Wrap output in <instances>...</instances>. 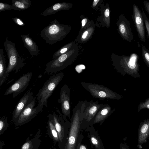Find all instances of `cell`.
<instances>
[{
	"label": "cell",
	"mask_w": 149,
	"mask_h": 149,
	"mask_svg": "<svg viewBox=\"0 0 149 149\" xmlns=\"http://www.w3.org/2000/svg\"><path fill=\"white\" fill-rule=\"evenodd\" d=\"M138 60V56L136 53L118 56L113 61V66L117 71L123 76L128 74L135 78H139L140 65Z\"/></svg>",
	"instance_id": "obj_1"
},
{
	"label": "cell",
	"mask_w": 149,
	"mask_h": 149,
	"mask_svg": "<svg viewBox=\"0 0 149 149\" xmlns=\"http://www.w3.org/2000/svg\"><path fill=\"white\" fill-rule=\"evenodd\" d=\"M84 101H79L72 109L71 125L66 149H75L78 135L83 118Z\"/></svg>",
	"instance_id": "obj_2"
},
{
	"label": "cell",
	"mask_w": 149,
	"mask_h": 149,
	"mask_svg": "<svg viewBox=\"0 0 149 149\" xmlns=\"http://www.w3.org/2000/svg\"><path fill=\"white\" fill-rule=\"evenodd\" d=\"M67 31L66 26L55 19L42 30L40 35L47 43L52 45L64 38Z\"/></svg>",
	"instance_id": "obj_3"
},
{
	"label": "cell",
	"mask_w": 149,
	"mask_h": 149,
	"mask_svg": "<svg viewBox=\"0 0 149 149\" xmlns=\"http://www.w3.org/2000/svg\"><path fill=\"white\" fill-rule=\"evenodd\" d=\"M4 45L8 59V64L5 76L6 79L10 72L15 70V73H16L24 66L25 64L24 58L18 54L15 43L9 40L7 37Z\"/></svg>",
	"instance_id": "obj_4"
},
{
	"label": "cell",
	"mask_w": 149,
	"mask_h": 149,
	"mask_svg": "<svg viewBox=\"0 0 149 149\" xmlns=\"http://www.w3.org/2000/svg\"><path fill=\"white\" fill-rule=\"evenodd\" d=\"M64 76L63 72L51 76L44 83L36 95L38 105L43 108L44 106L47 107L48 99L62 80Z\"/></svg>",
	"instance_id": "obj_5"
},
{
	"label": "cell",
	"mask_w": 149,
	"mask_h": 149,
	"mask_svg": "<svg viewBox=\"0 0 149 149\" xmlns=\"http://www.w3.org/2000/svg\"><path fill=\"white\" fill-rule=\"evenodd\" d=\"M81 86L92 96L98 99L119 100L123 96L104 85L95 83L82 82Z\"/></svg>",
	"instance_id": "obj_6"
},
{
	"label": "cell",
	"mask_w": 149,
	"mask_h": 149,
	"mask_svg": "<svg viewBox=\"0 0 149 149\" xmlns=\"http://www.w3.org/2000/svg\"><path fill=\"white\" fill-rule=\"evenodd\" d=\"M32 75V72H29L23 74L6 90L4 94V95H7L13 94V97H16L23 92L28 86Z\"/></svg>",
	"instance_id": "obj_7"
},
{
	"label": "cell",
	"mask_w": 149,
	"mask_h": 149,
	"mask_svg": "<svg viewBox=\"0 0 149 149\" xmlns=\"http://www.w3.org/2000/svg\"><path fill=\"white\" fill-rule=\"evenodd\" d=\"M36 104V97H34L32 101L21 113L15 122L17 125H23L31 120L41 111L42 108L38 105L34 107Z\"/></svg>",
	"instance_id": "obj_8"
},
{
	"label": "cell",
	"mask_w": 149,
	"mask_h": 149,
	"mask_svg": "<svg viewBox=\"0 0 149 149\" xmlns=\"http://www.w3.org/2000/svg\"><path fill=\"white\" fill-rule=\"evenodd\" d=\"M132 17L140 40L143 42H145V26L142 12L135 4L133 6V14Z\"/></svg>",
	"instance_id": "obj_9"
},
{
	"label": "cell",
	"mask_w": 149,
	"mask_h": 149,
	"mask_svg": "<svg viewBox=\"0 0 149 149\" xmlns=\"http://www.w3.org/2000/svg\"><path fill=\"white\" fill-rule=\"evenodd\" d=\"M70 89L66 84L63 85L61 88L60 98L58 102L61 104V109L63 115L70 119Z\"/></svg>",
	"instance_id": "obj_10"
},
{
	"label": "cell",
	"mask_w": 149,
	"mask_h": 149,
	"mask_svg": "<svg viewBox=\"0 0 149 149\" xmlns=\"http://www.w3.org/2000/svg\"><path fill=\"white\" fill-rule=\"evenodd\" d=\"M85 107L83 111V122L89 123L93 121L95 117L99 110L102 104H100L98 101L84 100Z\"/></svg>",
	"instance_id": "obj_11"
},
{
	"label": "cell",
	"mask_w": 149,
	"mask_h": 149,
	"mask_svg": "<svg viewBox=\"0 0 149 149\" xmlns=\"http://www.w3.org/2000/svg\"><path fill=\"white\" fill-rule=\"evenodd\" d=\"M34 97L31 90H28L16 105L12 113V121L15 123L20 114L33 100Z\"/></svg>",
	"instance_id": "obj_12"
},
{
	"label": "cell",
	"mask_w": 149,
	"mask_h": 149,
	"mask_svg": "<svg viewBox=\"0 0 149 149\" xmlns=\"http://www.w3.org/2000/svg\"><path fill=\"white\" fill-rule=\"evenodd\" d=\"M118 27L119 32L123 38L128 42H132L134 36L130 23L123 15L120 17Z\"/></svg>",
	"instance_id": "obj_13"
},
{
	"label": "cell",
	"mask_w": 149,
	"mask_h": 149,
	"mask_svg": "<svg viewBox=\"0 0 149 149\" xmlns=\"http://www.w3.org/2000/svg\"><path fill=\"white\" fill-rule=\"evenodd\" d=\"M149 137V118L144 120L140 123L138 130V147L141 148Z\"/></svg>",
	"instance_id": "obj_14"
},
{
	"label": "cell",
	"mask_w": 149,
	"mask_h": 149,
	"mask_svg": "<svg viewBox=\"0 0 149 149\" xmlns=\"http://www.w3.org/2000/svg\"><path fill=\"white\" fill-rule=\"evenodd\" d=\"M108 104H102L92 122L93 124L103 122L115 110Z\"/></svg>",
	"instance_id": "obj_15"
},
{
	"label": "cell",
	"mask_w": 149,
	"mask_h": 149,
	"mask_svg": "<svg viewBox=\"0 0 149 149\" xmlns=\"http://www.w3.org/2000/svg\"><path fill=\"white\" fill-rule=\"evenodd\" d=\"M29 33L27 35L22 34L21 37L26 47L29 51L30 55L35 56L38 54L40 50L36 42L29 36Z\"/></svg>",
	"instance_id": "obj_16"
},
{
	"label": "cell",
	"mask_w": 149,
	"mask_h": 149,
	"mask_svg": "<svg viewBox=\"0 0 149 149\" xmlns=\"http://www.w3.org/2000/svg\"><path fill=\"white\" fill-rule=\"evenodd\" d=\"M68 4L65 3H58L52 5L44 10L42 13L44 16L54 14L60 10L66 9Z\"/></svg>",
	"instance_id": "obj_17"
},
{
	"label": "cell",
	"mask_w": 149,
	"mask_h": 149,
	"mask_svg": "<svg viewBox=\"0 0 149 149\" xmlns=\"http://www.w3.org/2000/svg\"><path fill=\"white\" fill-rule=\"evenodd\" d=\"M5 56L3 50L0 49V87L6 80L5 76L7 71Z\"/></svg>",
	"instance_id": "obj_18"
},
{
	"label": "cell",
	"mask_w": 149,
	"mask_h": 149,
	"mask_svg": "<svg viewBox=\"0 0 149 149\" xmlns=\"http://www.w3.org/2000/svg\"><path fill=\"white\" fill-rule=\"evenodd\" d=\"M31 2L30 0H12V5L19 10H22L27 9L30 6Z\"/></svg>",
	"instance_id": "obj_19"
},
{
	"label": "cell",
	"mask_w": 149,
	"mask_h": 149,
	"mask_svg": "<svg viewBox=\"0 0 149 149\" xmlns=\"http://www.w3.org/2000/svg\"><path fill=\"white\" fill-rule=\"evenodd\" d=\"M49 118L48 124L50 132L53 139L56 141L59 140L58 134L52 120Z\"/></svg>",
	"instance_id": "obj_20"
},
{
	"label": "cell",
	"mask_w": 149,
	"mask_h": 149,
	"mask_svg": "<svg viewBox=\"0 0 149 149\" xmlns=\"http://www.w3.org/2000/svg\"><path fill=\"white\" fill-rule=\"evenodd\" d=\"M141 54L144 61L149 68V50L143 45L141 47Z\"/></svg>",
	"instance_id": "obj_21"
},
{
	"label": "cell",
	"mask_w": 149,
	"mask_h": 149,
	"mask_svg": "<svg viewBox=\"0 0 149 149\" xmlns=\"http://www.w3.org/2000/svg\"><path fill=\"white\" fill-rule=\"evenodd\" d=\"M19 10L18 8L13 5L2 3H0V12H3L6 10Z\"/></svg>",
	"instance_id": "obj_22"
},
{
	"label": "cell",
	"mask_w": 149,
	"mask_h": 149,
	"mask_svg": "<svg viewBox=\"0 0 149 149\" xmlns=\"http://www.w3.org/2000/svg\"><path fill=\"white\" fill-rule=\"evenodd\" d=\"M7 117L3 116L0 119V134H1L4 129H6L8 126V124L7 122Z\"/></svg>",
	"instance_id": "obj_23"
},
{
	"label": "cell",
	"mask_w": 149,
	"mask_h": 149,
	"mask_svg": "<svg viewBox=\"0 0 149 149\" xmlns=\"http://www.w3.org/2000/svg\"><path fill=\"white\" fill-rule=\"evenodd\" d=\"M145 109H149V98L146 99L144 102L140 103L138 107V112Z\"/></svg>",
	"instance_id": "obj_24"
},
{
	"label": "cell",
	"mask_w": 149,
	"mask_h": 149,
	"mask_svg": "<svg viewBox=\"0 0 149 149\" xmlns=\"http://www.w3.org/2000/svg\"><path fill=\"white\" fill-rule=\"evenodd\" d=\"M142 14L144 23L145 27L148 32L149 38V20L143 10L142 12Z\"/></svg>",
	"instance_id": "obj_25"
},
{
	"label": "cell",
	"mask_w": 149,
	"mask_h": 149,
	"mask_svg": "<svg viewBox=\"0 0 149 149\" xmlns=\"http://www.w3.org/2000/svg\"><path fill=\"white\" fill-rule=\"evenodd\" d=\"M91 141L96 148L98 149L100 148V143L97 138L94 136H92L91 137Z\"/></svg>",
	"instance_id": "obj_26"
},
{
	"label": "cell",
	"mask_w": 149,
	"mask_h": 149,
	"mask_svg": "<svg viewBox=\"0 0 149 149\" xmlns=\"http://www.w3.org/2000/svg\"><path fill=\"white\" fill-rule=\"evenodd\" d=\"M33 142L31 141L25 143L22 146L21 149H33Z\"/></svg>",
	"instance_id": "obj_27"
},
{
	"label": "cell",
	"mask_w": 149,
	"mask_h": 149,
	"mask_svg": "<svg viewBox=\"0 0 149 149\" xmlns=\"http://www.w3.org/2000/svg\"><path fill=\"white\" fill-rule=\"evenodd\" d=\"M12 19L16 24L19 26H23L25 25L24 22L19 18L13 17L12 18Z\"/></svg>",
	"instance_id": "obj_28"
},
{
	"label": "cell",
	"mask_w": 149,
	"mask_h": 149,
	"mask_svg": "<svg viewBox=\"0 0 149 149\" xmlns=\"http://www.w3.org/2000/svg\"><path fill=\"white\" fill-rule=\"evenodd\" d=\"M144 8L149 15V2L147 1H143Z\"/></svg>",
	"instance_id": "obj_29"
},
{
	"label": "cell",
	"mask_w": 149,
	"mask_h": 149,
	"mask_svg": "<svg viewBox=\"0 0 149 149\" xmlns=\"http://www.w3.org/2000/svg\"><path fill=\"white\" fill-rule=\"evenodd\" d=\"M120 149H130L128 146L126 144L121 143L120 145Z\"/></svg>",
	"instance_id": "obj_30"
},
{
	"label": "cell",
	"mask_w": 149,
	"mask_h": 149,
	"mask_svg": "<svg viewBox=\"0 0 149 149\" xmlns=\"http://www.w3.org/2000/svg\"><path fill=\"white\" fill-rule=\"evenodd\" d=\"M77 149H88L84 145L79 144L77 146Z\"/></svg>",
	"instance_id": "obj_31"
},
{
	"label": "cell",
	"mask_w": 149,
	"mask_h": 149,
	"mask_svg": "<svg viewBox=\"0 0 149 149\" xmlns=\"http://www.w3.org/2000/svg\"><path fill=\"white\" fill-rule=\"evenodd\" d=\"M104 15L106 17H108L109 15V10L108 9H107L105 10L104 13Z\"/></svg>",
	"instance_id": "obj_32"
},
{
	"label": "cell",
	"mask_w": 149,
	"mask_h": 149,
	"mask_svg": "<svg viewBox=\"0 0 149 149\" xmlns=\"http://www.w3.org/2000/svg\"><path fill=\"white\" fill-rule=\"evenodd\" d=\"M88 33V32L87 31H85L83 34L82 36V38L83 39H85Z\"/></svg>",
	"instance_id": "obj_33"
},
{
	"label": "cell",
	"mask_w": 149,
	"mask_h": 149,
	"mask_svg": "<svg viewBox=\"0 0 149 149\" xmlns=\"http://www.w3.org/2000/svg\"><path fill=\"white\" fill-rule=\"evenodd\" d=\"M86 22V19H83L82 21V26H84Z\"/></svg>",
	"instance_id": "obj_34"
},
{
	"label": "cell",
	"mask_w": 149,
	"mask_h": 149,
	"mask_svg": "<svg viewBox=\"0 0 149 149\" xmlns=\"http://www.w3.org/2000/svg\"><path fill=\"white\" fill-rule=\"evenodd\" d=\"M99 1V0H94V2L93 4V6H95L97 5L98 2Z\"/></svg>",
	"instance_id": "obj_35"
}]
</instances>
